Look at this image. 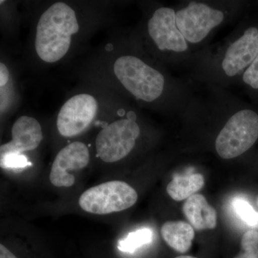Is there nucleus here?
<instances>
[{
  "label": "nucleus",
  "mask_w": 258,
  "mask_h": 258,
  "mask_svg": "<svg viewBox=\"0 0 258 258\" xmlns=\"http://www.w3.org/2000/svg\"><path fill=\"white\" fill-rule=\"evenodd\" d=\"M99 110L96 98L90 93H79L64 102L57 113L56 126L66 138L79 136L96 119Z\"/></svg>",
  "instance_id": "nucleus-9"
},
{
  "label": "nucleus",
  "mask_w": 258,
  "mask_h": 258,
  "mask_svg": "<svg viewBox=\"0 0 258 258\" xmlns=\"http://www.w3.org/2000/svg\"><path fill=\"white\" fill-rule=\"evenodd\" d=\"M204 186L205 178L203 174L195 173L180 175L176 174L167 185L166 191L175 201H182L195 195L203 189Z\"/></svg>",
  "instance_id": "nucleus-14"
},
{
  "label": "nucleus",
  "mask_w": 258,
  "mask_h": 258,
  "mask_svg": "<svg viewBox=\"0 0 258 258\" xmlns=\"http://www.w3.org/2000/svg\"><path fill=\"white\" fill-rule=\"evenodd\" d=\"M0 258H18L3 244H0Z\"/></svg>",
  "instance_id": "nucleus-20"
},
{
  "label": "nucleus",
  "mask_w": 258,
  "mask_h": 258,
  "mask_svg": "<svg viewBox=\"0 0 258 258\" xmlns=\"http://www.w3.org/2000/svg\"><path fill=\"white\" fill-rule=\"evenodd\" d=\"M161 233L166 243L180 253L189 250L195 238L192 226L184 221L166 222L161 227Z\"/></svg>",
  "instance_id": "nucleus-13"
},
{
  "label": "nucleus",
  "mask_w": 258,
  "mask_h": 258,
  "mask_svg": "<svg viewBox=\"0 0 258 258\" xmlns=\"http://www.w3.org/2000/svg\"><path fill=\"white\" fill-rule=\"evenodd\" d=\"M234 258H258V232L249 230L242 236L241 251Z\"/></svg>",
  "instance_id": "nucleus-16"
},
{
  "label": "nucleus",
  "mask_w": 258,
  "mask_h": 258,
  "mask_svg": "<svg viewBox=\"0 0 258 258\" xmlns=\"http://www.w3.org/2000/svg\"><path fill=\"white\" fill-rule=\"evenodd\" d=\"M145 36L149 51L161 62L175 66L195 62L193 49L176 25L174 8L160 5L153 10L146 22Z\"/></svg>",
  "instance_id": "nucleus-4"
},
{
  "label": "nucleus",
  "mask_w": 258,
  "mask_h": 258,
  "mask_svg": "<svg viewBox=\"0 0 258 258\" xmlns=\"http://www.w3.org/2000/svg\"><path fill=\"white\" fill-rule=\"evenodd\" d=\"M175 258H198V257H193V256H189V255H181V256H179V257H176Z\"/></svg>",
  "instance_id": "nucleus-21"
},
{
  "label": "nucleus",
  "mask_w": 258,
  "mask_h": 258,
  "mask_svg": "<svg viewBox=\"0 0 258 258\" xmlns=\"http://www.w3.org/2000/svg\"><path fill=\"white\" fill-rule=\"evenodd\" d=\"M242 81L245 86L252 89H258V55L242 75Z\"/></svg>",
  "instance_id": "nucleus-19"
},
{
  "label": "nucleus",
  "mask_w": 258,
  "mask_h": 258,
  "mask_svg": "<svg viewBox=\"0 0 258 258\" xmlns=\"http://www.w3.org/2000/svg\"><path fill=\"white\" fill-rule=\"evenodd\" d=\"M0 164L3 169H19L31 165V163L25 154H8L0 157Z\"/></svg>",
  "instance_id": "nucleus-18"
},
{
  "label": "nucleus",
  "mask_w": 258,
  "mask_h": 258,
  "mask_svg": "<svg viewBox=\"0 0 258 258\" xmlns=\"http://www.w3.org/2000/svg\"><path fill=\"white\" fill-rule=\"evenodd\" d=\"M232 205L235 213L242 221L249 226L257 225L258 212L254 210L248 202L241 198H236Z\"/></svg>",
  "instance_id": "nucleus-17"
},
{
  "label": "nucleus",
  "mask_w": 258,
  "mask_h": 258,
  "mask_svg": "<svg viewBox=\"0 0 258 258\" xmlns=\"http://www.w3.org/2000/svg\"><path fill=\"white\" fill-rule=\"evenodd\" d=\"M142 134L134 111L113 120L100 131L96 139L97 155L106 163L124 159L135 147Z\"/></svg>",
  "instance_id": "nucleus-7"
},
{
  "label": "nucleus",
  "mask_w": 258,
  "mask_h": 258,
  "mask_svg": "<svg viewBox=\"0 0 258 258\" xmlns=\"http://www.w3.org/2000/svg\"><path fill=\"white\" fill-rule=\"evenodd\" d=\"M42 139V129L38 120L34 117L22 115L13 125L12 140L0 147V157L32 152L40 146Z\"/></svg>",
  "instance_id": "nucleus-11"
},
{
  "label": "nucleus",
  "mask_w": 258,
  "mask_h": 258,
  "mask_svg": "<svg viewBox=\"0 0 258 258\" xmlns=\"http://www.w3.org/2000/svg\"><path fill=\"white\" fill-rule=\"evenodd\" d=\"M258 139V113L249 108L235 107V99L230 113L217 134L215 150L223 159L240 157L255 144Z\"/></svg>",
  "instance_id": "nucleus-6"
},
{
  "label": "nucleus",
  "mask_w": 258,
  "mask_h": 258,
  "mask_svg": "<svg viewBox=\"0 0 258 258\" xmlns=\"http://www.w3.org/2000/svg\"><path fill=\"white\" fill-rule=\"evenodd\" d=\"M79 31V17L73 7L63 2L51 5L37 23L35 50L37 57L48 64L62 60Z\"/></svg>",
  "instance_id": "nucleus-3"
},
{
  "label": "nucleus",
  "mask_w": 258,
  "mask_h": 258,
  "mask_svg": "<svg viewBox=\"0 0 258 258\" xmlns=\"http://www.w3.org/2000/svg\"><path fill=\"white\" fill-rule=\"evenodd\" d=\"M235 2H186L175 9L176 25L193 49L235 19Z\"/></svg>",
  "instance_id": "nucleus-5"
},
{
  "label": "nucleus",
  "mask_w": 258,
  "mask_h": 258,
  "mask_svg": "<svg viewBox=\"0 0 258 258\" xmlns=\"http://www.w3.org/2000/svg\"><path fill=\"white\" fill-rule=\"evenodd\" d=\"M90 161L88 147L81 142L69 144L58 152L50 173L51 184L57 187H70L75 183L74 171L82 170Z\"/></svg>",
  "instance_id": "nucleus-10"
},
{
  "label": "nucleus",
  "mask_w": 258,
  "mask_h": 258,
  "mask_svg": "<svg viewBox=\"0 0 258 258\" xmlns=\"http://www.w3.org/2000/svg\"><path fill=\"white\" fill-rule=\"evenodd\" d=\"M256 204H257V208H258V195H257V199H256Z\"/></svg>",
  "instance_id": "nucleus-22"
},
{
  "label": "nucleus",
  "mask_w": 258,
  "mask_h": 258,
  "mask_svg": "<svg viewBox=\"0 0 258 258\" xmlns=\"http://www.w3.org/2000/svg\"><path fill=\"white\" fill-rule=\"evenodd\" d=\"M138 200L137 191L121 181H111L90 188L80 197L79 206L95 215H108L132 208Z\"/></svg>",
  "instance_id": "nucleus-8"
},
{
  "label": "nucleus",
  "mask_w": 258,
  "mask_h": 258,
  "mask_svg": "<svg viewBox=\"0 0 258 258\" xmlns=\"http://www.w3.org/2000/svg\"><path fill=\"white\" fill-rule=\"evenodd\" d=\"M182 211L195 230H213L216 227V210L209 205L203 195L195 194L187 199L183 205Z\"/></svg>",
  "instance_id": "nucleus-12"
},
{
  "label": "nucleus",
  "mask_w": 258,
  "mask_h": 258,
  "mask_svg": "<svg viewBox=\"0 0 258 258\" xmlns=\"http://www.w3.org/2000/svg\"><path fill=\"white\" fill-rule=\"evenodd\" d=\"M152 230L147 227L130 232L125 238L118 241V248L123 252L133 253L139 247L150 244L153 240Z\"/></svg>",
  "instance_id": "nucleus-15"
},
{
  "label": "nucleus",
  "mask_w": 258,
  "mask_h": 258,
  "mask_svg": "<svg viewBox=\"0 0 258 258\" xmlns=\"http://www.w3.org/2000/svg\"><path fill=\"white\" fill-rule=\"evenodd\" d=\"M112 73L135 101L164 113H186L195 99L187 83L170 76L144 53L126 52L115 57Z\"/></svg>",
  "instance_id": "nucleus-1"
},
{
  "label": "nucleus",
  "mask_w": 258,
  "mask_h": 258,
  "mask_svg": "<svg viewBox=\"0 0 258 258\" xmlns=\"http://www.w3.org/2000/svg\"><path fill=\"white\" fill-rule=\"evenodd\" d=\"M234 31L215 53L197 54V76L215 87L235 84L258 55V28L249 26Z\"/></svg>",
  "instance_id": "nucleus-2"
}]
</instances>
